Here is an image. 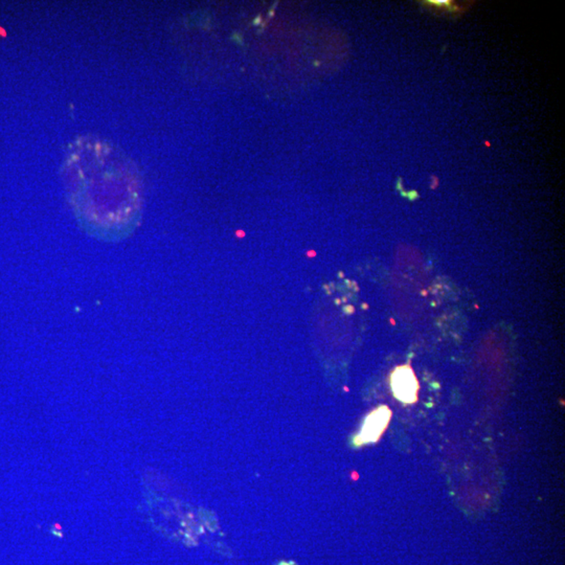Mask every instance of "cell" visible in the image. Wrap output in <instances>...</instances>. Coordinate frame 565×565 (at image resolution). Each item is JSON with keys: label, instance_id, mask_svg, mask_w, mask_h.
<instances>
[{"label": "cell", "instance_id": "1", "mask_svg": "<svg viewBox=\"0 0 565 565\" xmlns=\"http://www.w3.org/2000/svg\"><path fill=\"white\" fill-rule=\"evenodd\" d=\"M66 195L81 229L119 242L132 235L142 213L140 174L123 151L104 140L81 138L64 161Z\"/></svg>", "mask_w": 565, "mask_h": 565}, {"label": "cell", "instance_id": "2", "mask_svg": "<svg viewBox=\"0 0 565 565\" xmlns=\"http://www.w3.org/2000/svg\"><path fill=\"white\" fill-rule=\"evenodd\" d=\"M392 418V411L386 405H382L368 413L364 419L359 434L354 438L356 446L376 443L384 434Z\"/></svg>", "mask_w": 565, "mask_h": 565}, {"label": "cell", "instance_id": "3", "mask_svg": "<svg viewBox=\"0 0 565 565\" xmlns=\"http://www.w3.org/2000/svg\"><path fill=\"white\" fill-rule=\"evenodd\" d=\"M391 388L397 400L404 404L417 402L419 382L411 366H400L391 375Z\"/></svg>", "mask_w": 565, "mask_h": 565}, {"label": "cell", "instance_id": "4", "mask_svg": "<svg viewBox=\"0 0 565 565\" xmlns=\"http://www.w3.org/2000/svg\"><path fill=\"white\" fill-rule=\"evenodd\" d=\"M422 3H426L430 7L439 8V9H446L450 13H459L461 11V7L455 5L451 0H427Z\"/></svg>", "mask_w": 565, "mask_h": 565}, {"label": "cell", "instance_id": "5", "mask_svg": "<svg viewBox=\"0 0 565 565\" xmlns=\"http://www.w3.org/2000/svg\"><path fill=\"white\" fill-rule=\"evenodd\" d=\"M279 565H295L293 562H281Z\"/></svg>", "mask_w": 565, "mask_h": 565}, {"label": "cell", "instance_id": "6", "mask_svg": "<svg viewBox=\"0 0 565 565\" xmlns=\"http://www.w3.org/2000/svg\"><path fill=\"white\" fill-rule=\"evenodd\" d=\"M485 145H487L488 147H490L489 142H485Z\"/></svg>", "mask_w": 565, "mask_h": 565}]
</instances>
